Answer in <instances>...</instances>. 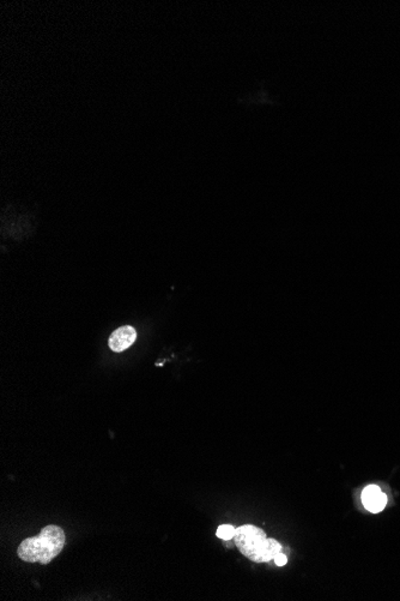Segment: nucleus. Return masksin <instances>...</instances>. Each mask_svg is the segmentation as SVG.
<instances>
[{
    "label": "nucleus",
    "mask_w": 400,
    "mask_h": 601,
    "mask_svg": "<svg viewBox=\"0 0 400 601\" xmlns=\"http://www.w3.org/2000/svg\"><path fill=\"white\" fill-rule=\"evenodd\" d=\"M273 561L276 563V565L278 566H283V565L287 564L288 563V557L283 554V553L280 552L277 554L276 557L273 558Z\"/></svg>",
    "instance_id": "nucleus-6"
},
{
    "label": "nucleus",
    "mask_w": 400,
    "mask_h": 601,
    "mask_svg": "<svg viewBox=\"0 0 400 601\" xmlns=\"http://www.w3.org/2000/svg\"><path fill=\"white\" fill-rule=\"evenodd\" d=\"M237 528H234L232 525H222L217 528L216 535L223 540H230L235 537Z\"/></svg>",
    "instance_id": "nucleus-5"
},
{
    "label": "nucleus",
    "mask_w": 400,
    "mask_h": 601,
    "mask_svg": "<svg viewBox=\"0 0 400 601\" xmlns=\"http://www.w3.org/2000/svg\"><path fill=\"white\" fill-rule=\"evenodd\" d=\"M234 543L244 557L256 563L270 562L282 552V546L278 541L268 539L263 529L253 525L239 527Z\"/></svg>",
    "instance_id": "nucleus-2"
},
{
    "label": "nucleus",
    "mask_w": 400,
    "mask_h": 601,
    "mask_svg": "<svg viewBox=\"0 0 400 601\" xmlns=\"http://www.w3.org/2000/svg\"><path fill=\"white\" fill-rule=\"evenodd\" d=\"M66 535L59 526L49 525L41 529L37 537L27 538L20 543L17 554L28 563L49 564L64 549Z\"/></svg>",
    "instance_id": "nucleus-1"
},
{
    "label": "nucleus",
    "mask_w": 400,
    "mask_h": 601,
    "mask_svg": "<svg viewBox=\"0 0 400 601\" xmlns=\"http://www.w3.org/2000/svg\"><path fill=\"white\" fill-rule=\"evenodd\" d=\"M362 503L370 513H380L387 504V497L376 485H369L362 492Z\"/></svg>",
    "instance_id": "nucleus-4"
},
{
    "label": "nucleus",
    "mask_w": 400,
    "mask_h": 601,
    "mask_svg": "<svg viewBox=\"0 0 400 601\" xmlns=\"http://www.w3.org/2000/svg\"><path fill=\"white\" fill-rule=\"evenodd\" d=\"M136 339V329L130 327V326H125V327L116 329L111 335L108 341L109 348L113 352L120 353V352L126 351L128 347H131Z\"/></svg>",
    "instance_id": "nucleus-3"
}]
</instances>
